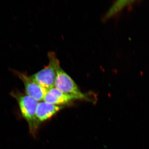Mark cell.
<instances>
[{
	"label": "cell",
	"mask_w": 149,
	"mask_h": 149,
	"mask_svg": "<svg viewBox=\"0 0 149 149\" xmlns=\"http://www.w3.org/2000/svg\"><path fill=\"white\" fill-rule=\"evenodd\" d=\"M75 100L71 96L64 94L55 87L49 90L46 93L44 101L57 106H61L69 103Z\"/></svg>",
	"instance_id": "8992f818"
},
{
	"label": "cell",
	"mask_w": 149,
	"mask_h": 149,
	"mask_svg": "<svg viewBox=\"0 0 149 149\" xmlns=\"http://www.w3.org/2000/svg\"><path fill=\"white\" fill-rule=\"evenodd\" d=\"M10 95L17 102L20 112L29 125L30 133L35 136L40 123L36 116L38 102L17 90L13 91Z\"/></svg>",
	"instance_id": "6da1fadb"
},
{
	"label": "cell",
	"mask_w": 149,
	"mask_h": 149,
	"mask_svg": "<svg viewBox=\"0 0 149 149\" xmlns=\"http://www.w3.org/2000/svg\"><path fill=\"white\" fill-rule=\"evenodd\" d=\"M48 56L49 64L30 77L42 88L49 91L55 87L57 69L60 63L53 52L49 53Z\"/></svg>",
	"instance_id": "7a4b0ae2"
},
{
	"label": "cell",
	"mask_w": 149,
	"mask_h": 149,
	"mask_svg": "<svg viewBox=\"0 0 149 149\" xmlns=\"http://www.w3.org/2000/svg\"><path fill=\"white\" fill-rule=\"evenodd\" d=\"M55 87L62 93L71 96L75 100L86 99L73 79L61 67L57 69Z\"/></svg>",
	"instance_id": "3957f363"
},
{
	"label": "cell",
	"mask_w": 149,
	"mask_h": 149,
	"mask_svg": "<svg viewBox=\"0 0 149 149\" xmlns=\"http://www.w3.org/2000/svg\"><path fill=\"white\" fill-rule=\"evenodd\" d=\"M62 106H57L45 102H40L37 104L36 116L40 123L50 119L63 109Z\"/></svg>",
	"instance_id": "5b68a950"
},
{
	"label": "cell",
	"mask_w": 149,
	"mask_h": 149,
	"mask_svg": "<svg viewBox=\"0 0 149 149\" xmlns=\"http://www.w3.org/2000/svg\"><path fill=\"white\" fill-rule=\"evenodd\" d=\"M15 73L23 82L26 95L37 102L44 100L46 93L48 91L47 90L35 82L30 76H28L26 73L17 71H15Z\"/></svg>",
	"instance_id": "277c9868"
}]
</instances>
